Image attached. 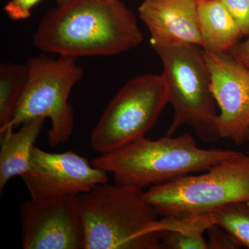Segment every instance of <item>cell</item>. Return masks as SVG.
<instances>
[{
  "mask_svg": "<svg viewBox=\"0 0 249 249\" xmlns=\"http://www.w3.org/2000/svg\"><path fill=\"white\" fill-rule=\"evenodd\" d=\"M137 19L120 0H70L49 11L34 35L39 50L59 56H113L142 44Z\"/></svg>",
  "mask_w": 249,
  "mask_h": 249,
  "instance_id": "1",
  "label": "cell"
},
{
  "mask_svg": "<svg viewBox=\"0 0 249 249\" xmlns=\"http://www.w3.org/2000/svg\"><path fill=\"white\" fill-rule=\"evenodd\" d=\"M84 249H164L160 216L137 187L98 184L78 196Z\"/></svg>",
  "mask_w": 249,
  "mask_h": 249,
  "instance_id": "2",
  "label": "cell"
},
{
  "mask_svg": "<svg viewBox=\"0 0 249 249\" xmlns=\"http://www.w3.org/2000/svg\"><path fill=\"white\" fill-rule=\"evenodd\" d=\"M237 151L203 149L188 133L157 140L142 137L95 157L93 166L114 175L115 183L140 189L209 170Z\"/></svg>",
  "mask_w": 249,
  "mask_h": 249,
  "instance_id": "3",
  "label": "cell"
},
{
  "mask_svg": "<svg viewBox=\"0 0 249 249\" xmlns=\"http://www.w3.org/2000/svg\"><path fill=\"white\" fill-rule=\"evenodd\" d=\"M152 49L161 60V75L173 108V121L167 135L173 136L187 126L203 142H215L219 139L217 103L211 91V73L204 49L191 44Z\"/></svg>",
  "mask_w": 249,
  "mask_h": 249,
  "instance_id": "4",
  "label": "cell"
},
{
  "mask_svg": "<svg viewBox=\"0 0 249 249\" xmlns=\"http://www.w3.org/2000/svg\"><path fill=\"white\" fill-rule=\"evenodd\" d=\"M144 197L160 217L210 214L229 203L249 201V155L237 151L201 175L150 187Z\"/></svg>",
  "mask_w": 249,
  "mask_h": 249,
  "instance_id": "5",
  "label": "cell"
},
{
  "mask_svg": "<svg viewBox=\"0 0 249 249\" xmlns=\"http://www.w3.org/2000/svg\"><path fill=\"white\" fill-rule=\"evenodd\" d=\"M73 57L49 58L45 55L27 60L29 77L14 115L4 133L26 121L45 118L51 121L48 142L52 147L69 142L74 127V112L69 102L73 87L83 71Z\"/></svg>",
  "mask_w": 249,
  "mask_h": 249,
  "instance_id": "6",
  "label": "cell"
},
{
  "mask_svg": "<svg viewBox=\"0 0 249 249\" xmlns=\"http://www.w3.org/2000/svg\"><path fill=\"white\" fill-rule=\"evenodd\" d=\"M168 103V88L162 75L145 73L129 80L93 129L91 149L103 155L145 137Z\"/></svg>",
  "mask_w": 249,
  "mask_h": 249,
  "instance_id": "7",
  "label": "cell"
},
{
  "mask_svg": "<svg viewBox=\"0 0 249 249\" xmlns=\"http://www.w3.org/2000/svg\"><path fill=\"white\" fill-rule=\"evenodd\" d=\"M107 172L72 151L51 153L33 147L29 169L22 175L31 199L79 196L109 181Z\"/></svg>",
  "mask_w": 249,
  "mask_h": 249,
  "instance_id": "8",
  "label": "cell"
},
{
  "mask_svg": "<svg viewBox=\"0 0 249 249\" xmlns=\"http://www.w3.org/2000/svg\"><path fill=\"white\" fill-rule=\"evenodd\" d=\"M24 249H84L78 196L67 195L21 206Z\"/></svg>",
  "mask_w": 249,
  "mask_h": 249,
  "instance_id": "9",
  "label": "cell"
},
{
  "mask_svg": "<svg viewBox=\"0 0 249 249\" xmlns=\"http://www.w3.org/2000/svg\"><path fill=\"white\" fill-rule=\"evenodd\" d=\"M204 54L211 73V91L219 109V139L242 145L247 142L249 129V70L229 53L204 51Z\"/></svg>",
  "mask_w": 249,
  "mask_h": 249,
  "instance_id": "10",
  "label": "cell"
},
{
  "mask_svg": "<svg viewBox=\"0 0 249 249\" xmlns=\"http://www.w3.org/2000/svg\"><path fill=\"white\" fill-rule=\"evenodd\" d=\"M199 0H143L139 16L150 33V45L191 44L203 47L198 19Z\"/></svg>",
  "mask_w": 249,
  "mask_h": 249,
  "instance_id": "11",
  "label": "cell"
},
{
  "mask_svg": "<svg viewBox=\"0 0 249 249\" xmlns=\"http://www.w3.org/2000/svg\"><path fill=\"white\" fill-rule=\"evenodd\" d=\"M45 118L31 119L19 130L9 129L1 136L0 191L11 178L22 177L29 169L33 147L44 127Z\"/></svg>",
  "mask_w": 249,
  "mask_h": 249,
  "instance_id": "12",
  "label": "cell"
},
{
  "mask_svg": "<svg viewBox=\"0 0 249 249\" xmlns=\"http://www.w3.org/2000/svg\"><path fill=\"white\" fill-rule=\"evenodd\" d=\"M198 19L206 52L228 53L243 36L221 0H199Z\"/></svg>",
  "mask_w": 249,
  "mask_h": 249,
  "instance_id": "13",
  "label": "cell"
},
{
  "mask_svg": "<svg viewBox=\"0 0 249 249\" xmlns=\"http://www.w3.org/2000/svg\"><path fill=\"white\" fill-rule=\"evenodd\" d=\"M28 77L27 64L4 62L0 65V132L6 128L12 119Z\"/></svg>",
  "mask_w": 249,
  "mask_h": 249,
  "instance_id": "14",
  "label": "cell"
},
{
  "mask_svg": "<svg viewBox=\"0 0 249 249\" xmlns=\"http://www.w3.org/2000/svg\"><path fill=\"white\" fill-rule=\"evenodd\" d=\"M210 214L214 224L229 232L240 247L249 249V201L229 203Z\"/></svg>",
  "mask_w": 249,
  "mask_h": 249,
  "instance_id": "15",
  "label": "cell"
},
{
  "mask_svg": "<svg viewBox=\"0 0 249 249\" xmlns=\"http://www.w3.org/2000/svg\"><path fill=\"white\" fill-rule=\"evenodd\" d=\"M205 232L199 231L165 232L164 249H208Z\"/></svg>",
  "mask_w": 249,
  "mask_h": 249,
  "instance_id": "16",
  "label": "cell"
},
{
  "mask_svg": "<svg viewBox=\"0 0 249 249\" xmlns=\"http://www.w3.org/2000/svg\"><path fill=\"white\" fill-rule=\"evenodd\" d=\"M240 28L243 36H249V0H221Z\"/></svg>",
  "mask_w": 249,
  "mask_h": 249,
  "instance_id": "17",
  "label": "cell"
},
{
  "mask_svg": "<svg viewBox=\"0 0 249 249\" xmlns=\"http://www.w3.org/2000/svg\"><path fill=\"white\" fill-rule=\"evenodd\" d=\"M206 232L209 234L208 249H237L241 247L229 232L216 224H213Z\"/></svg>",
  "mask_w": 249,
  "mask_h": 249,
  "instance_id": "18",
  "label": "cell"
},
{
  "mask_svg": "<svg viewBox=\"0 0 249 249\" xmlns=\"http://www.w3.org/2000/svg\"><path fill=\"white\" fill-rule=\"evenodd\" d=\"M42 0H10L5 5L4 11L10 19L24 20L31 16V10Z\"/></svg>",
  "mask_w": 249,
  "mask_h": 249,
  "instance_id": "19",
  "label": "cell"
},
{
  "mask_svg": "<svg viewBox=\"0 0 249 249\" xmlns=\"http://www.w3.org/2000/svg\"><path fill=\"white\" fill-rule=\"evenodd\" d=\"M228 53L240 65L249 70V36L243 42H237Z\"/></svg>",
  "mask_w": 249,
  "mask_h": 249,
  "instance_id": "20",
  "label": "cell"
},
{
  "mask_svg": "<svg viewBox=\"0 0 249 249\" xmlns=\"http://www.w3.org/2000/svg\"><path fill=\"white\" fill-rule=\"evenodd\" d=\"M69 1H70V0H56L57 6H61V5L65 4Z\"/></svg>",
  "mask_w": 249,
  "mask_h": 249,
  "instance_id": "21",
  "label": "cell"
},
{
  "mask_svg": "<svg viewBox=\"0 0 249 249\" xmlns=\"http://www.w3.org/2000/svg\"><path fill=\"white\" fill-rule=\"evenodd\" d=\"M247 142H248L249 143V129L248 131V133H247Z\"/></svg>",
  "mask_w": 249,
  "mask_h": 249,
  "instance_id": "22",
  "label": "cell"
},
{
  "mask_svg": "<svg viewBox=\"0 0 249 249\" xmlns=\"http://www.w3.org/2000/svg\"></svg>",
  "mask_w": 249,
  "mask_h": 249,
  "instance_id": "23",
  "label": "cell"
}]
</instances>
